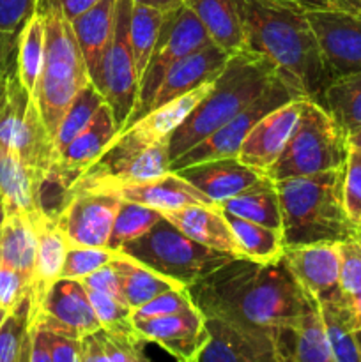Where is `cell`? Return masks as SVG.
Listing matches in <instances>:
<instances>
[{
  "label": "cell",
  "mask_w": 361,
  "mask_h": 362,
  "mask_svg": "<svg viewBox=\"0 0 361 362\" xmlns=\"http://www.w3.org/2000/svg\"><path fill=\"white\" fill-rule=\"evenodd\" d=\"M296 95L290 92L282 81V78H276L255 101L244 110H241L234 119H230L225 126L216 129L214 133L209 134L205 140L200 144L193 145L190 151L180 154L173 161H170L168 170L170 172H177V170L184 168V166L195 165L200 161H209V159H219V158H232V156L239 154V148L246 136L250 134L251 127L258 122L264 115H268L271 110L278 108V106L285 105L290 99Z\"/></svg>",
  "instance_id": "cell-12"
},
{
  "label": "cell",
  "mask_w": 361,
  "mask_h": 362,
  "mask_svg": "<svg viewBox=\"0 0 361 362\" xmlns=\"http://www.w3.org/2000/svg\"><path fill=\"white\" fill-rule=\"evenodd\" d=\"M42 182L28 166L23 165L13 148L0 147V193L6 200L7 212L20 211L34 216L42 209Z\"/></svg>",
  "instance_id": "cell-27"
},
{
  "label": "cell",
  "mask_w": 361,
  "mask_h": 362,
  "mask_svg": "<svg viewBox=\"0 0 361 362\" xmlns=\"http://www.w3.org/2000/svg\"><path fill=\"white\" fill-rule=\"evenodd\" d=\"M349 152L347 133L331 113L321 103L303 99L299 120L265 175L273 180H283L342 168Z\"/></svg>",
  "instance_id": "cell-6"
},
{
  "label": "cell",
  "mask_w": 361,
  "mask_h": 362,
  "mask_svg": "<svg viewBox=\"0 0 361 362\" xmlns=\"http://www.w3.org/2000/svg\"><path fill=\"white\" fill-rule=\"evenodd\" d=\"M80 281L84 283L87 288L98 290V292L106 293V296L113 297V299L120 300V303H126V297H124L122 288H120L119 276H117L115 269L112 267V264L103 265V267H99L98 271L91 272V274L85 276V278L80 279Z\"/></svg>",
  "instance_id": "cell-47"
},
{
  "label": "cell",
  "mask_w": 361,
  "mask_h": 362,
  "mask_svg": "<svg viewBox=\"0 0 361 362\" xmlns=\"http://www.w3.org/2000/svg\"><path fill=\"white\" fill-rule=\"evenodd\" d=\"M354 338H356L357 350H360V354H361V329H356V331H354Z\"/></svg>",
  "instance_id": "cell-56"
},
{
  "label": "cell",
  "mask_w": 361,
  "mask_h": 362,
  "mask_svg": "<svg viewBox=\"0 0 361 362\" xmlns=\"http://www.w3.org/2000/svg\"><path fill=\"white\" fill-rule=\"evenodd\" d=\"M276 78H280V74L275 67L264 57L250 49L230 55L225 69L214 80L211 92L168 136L166 148L170 161L225 126L241 110L255 101Z\"/></svg>",
  "instance_id": "cell-4"
},
{
  "label": "cell",
  "mask_w": 361,
  "mask_h": 362,
  "mask_svg": "<svg viewBox=\"0 0 361 362\" xmlns=\"http://www.w3.org/2000/svg\"><path fill=\"white\" fill-rule=\"evenodd\" d=\"M159 218H161V212L156 211V209L145 207V205L137 204V202L122 200L115 214V219H113V226L106 247L112 251H119L124 244L137 240L138 237L149 232L159 221Z\"/></svg>",
  "instance_id": "cell-39"
},
{
  "label": "cell",
  "mask_w": 361,
  "mask_h": 362,
  "mask_svg": "<svg viewBox=\"0 0 361 362\" xmlns=\"http://www.w3.org/2000/svg\"><path fill=\"white\" fill-rule=\"evenodd\" d=\"M308 23L321 49L329 81L361 73V13L310 11Z\"/></svg>",
  "instance_id": "cell-13"
},
{
  "label": "cell",
  "mask_w": 361,
  "mask_h": 362,
  "mask_svg": "<svg viewBox=\"0 0 361 362\" xmlns=\"http://www.w3.org/2000/svg\"><path fill=\"white\" fill-rule=\"evenodd\" d=\"M35 9L45 18V60L34 99L45 126L55 138L59 124L78 92L91 83L84 55L71 21L53 2L39 0Z\"/></svg>",
  "instance_id": "cell-5"
},
{
  "label": "cell",
  "mask_w": 361,
  "mask_h": 362,
  "mask_svg": "<svg viewBox=\"0 0 361 362\" xmlns=\"http://www.w3.org/2000/svg\"><path fill=\"white\" fill-rule=\"evenodd\" d=\"M45 2L57 4V6L60 7V11L64 13V16L69 21H73L74 18H78L81 13H85V11H88L91 7H94L96 4L101 2V0H45Z\"/></svg>",
  "instance_id": "cell-49"
},
{
  "label": "cell",
  "mask_w": 361,
  "mask_h": 362,
  "mask_svg": "<svg viewBox=\"0 0 361 362\" xmlns=\"http://www.w3.org/2000/svg\"><path fill=\"white\" fill-rule=\"evenodd\" d=\"M0 255L2 264L20 272L32 288L35 279V232L28 214L7 212L0 228Z\"/></svg>",
  "instance_id": "cell-29"
},
{
  "label": "cell",
  "mask_w": 361,
  "mask_h": 362,
  "mask_svg": "<svg viewBox=\"0 0 361 362\" xmlns=\"http://www.w3.org/2000/svg\"><path fill=\"white\" fill-rule=\"evenodd\" d=\"M353 152H356V154H357V158L361 159V151H353Z\"/></svg>",
  "instance_id": "cell-60"
},
{
  "label": "cell",
  "mask_w": 361,
  "mask_h": 362,
  "mask_svg": "<svg viewBox=\"0 0 361 362\" xmlns=\"http://www.w3.org/2000/svg\"><path fill=\"white\" fill-rule=\"evenodd\" d=\"M115 251L108 247H87V246H69L66 258H64L60 278L84 279L91 272L98 271L103 265L110 264Z\"/></svg>",
  "instance_id": "cell-41"
},
{
  "label": "cell",
  "mask_w": 361,
  "mask_h": 362,
  "mask_svg": "<svg viewBox=\"0 0 361 362\" xmlns=\"http://www.w3.org/2000/svg\"><path fill=\"white\" fill-rule=\"evenodd\" d=\"M211 42L212 41L204 25L200 23L197 14L186 4H180L176 9L165 13L159 35L156 39L154 48H152V55L140 81H138L137 105H134L124 127L131 126L147 113L149 105H151L152 98L158 90L159 83L173 64L179 62L190 53L198 52L204 46L211 45Z\"/></svg>",
  "instance_id": "cell-8"
},
{
  "label": "cell",
  "mask_w": 361,
  "mask_h": 362,
  "mask_svg": "<svg viewBox=\"0 0 361 362\" xmlns=\"http://www.w3.org/2000/svg\"><path fill=\"white\" fill-rule=\"evenodd\" d=\"M188 290L204 317L268 332L299 318L315 303L294 278L283 253L271 262L232 258Z\"/></svg>",
  "instance_id": "cell-1"
},
{
  "label": "cell",
  "mask_w": 361,
  "mask_h": 362,
  "mask_svg": "<svg viewBox=\"0 0 361 362\" xmlns=\"http://www.w3.org/2000/svg\"><path fill=\"white\" fill-rule=\"evenodd\" d=\"M35 7L38 0H0V34L18 39Z\"/></svg>",
  "instance_id": "cell-46"
},
{
  "label": "cell",
  "mask_w": 361,
  "mask_h": 362,
  "mask_svg": "<svg viewBox=\"0 0 361 362\" xmlns=\"http://www.w3.org/2000/svg\"><path fill=\"white\" fill-rule=\"evenodd\" d=\"M356 239H357V243L361 244V226L356 230Z\"/></svg>",
  "instance_id": "cell-58"
},
{
  "label": "cell",
  "mask_w": 361,
  "mask_h": 362,
  "mask_svg": "<svg viewBox=\"0 0 361 362\" xmlns=\"http://www.w3.org/2000/svg\"><path fill=\"white\" fill-rule=\"evenodd\" d=\"M134 329L147 339L183 362H197L209 339L205 317L195 304L179 313L133 322Z\"/></svg>",
  "instance_id": "cell-16"
},
{
  "label": "cell",
  "mask_w": 361,
  "mask_h": 362,
  "mask_svg": "<svg viewBox=\"0 0 361 362\" xmlns=\"http://www.w3.org/2000/svg\"><path fill=\"white\" fill-rule=\"evenodd\" d=\"M45 60V18L35 9L21 28L16 42V66L21 83L34 98Z\"/></svg>",
  "instance_id": "cell-34"
},
{
  "label": "cell",
  "mask_w": 361,
  "mask_h": 362,
  "mask_svg": "<svg viewBox=\"0 0 361 362\" xmlns=\"http://www.w3.org/2000/svg\"><path fill=\"white\" fill-rule=\"evenodd\" d=\"M340 288L343 293L361 292V244L356 235L338 243Z\"/></svg>",
  "instance_id": "cell-45"
},
{
  "label": "cell",
  "mask_w": 361,
  "mask_h": 362,
  "mask_svg": "<svg viewBox=\"0 0 361 362\" xmlns=\"http://www.w3.org/2000/svg\"><path fill=\"white\" fill-rule=\"evenodd\" d=\"M163 18H165V13L151 6L137 2H133V6H131V48H133L134 64H137L138 81H140L152 55V48H154L156 39L159 35Z\"/></svg>",
  "instance_id": "cell-38"
},
{
  "label": "cell",
  "mask_w": 361,
  "mask_h": 362,
  "mask_svg": "<svg viewBox=\"0 0 361 362\" xmlns=\"http://www.w3.org/2000/svg\"><path fill=\"white\" fill-rule=\"evenodd\" d=\"M119 251L184 286L200 281L234 258L197 243L163 216L149 232L124 244Z\"/></svg>",
  "instance_id": "cell-7"
},
{
  "label": "cell",
  "mask_w": 361,
  "mask_h": 362,
  "mask_svg": "<svg viewBox=\"0 0 361 362\" xmlns=\"http://www.w3.org/2000/svg\"><path fill=\"white\" fill-rule=\"evenodd\" d=\"M28 218L35 232V279L32 286V308H34L46 288L60 278L64 258L69 246L55 218L48 212L41 211Z\"/></svg>",
  "instance_id": "cell-25"
},
{
  "label": "cell",
  "mask_w": 361,
  "mask_h": 362,
  "mask_svg": "<svg viewBox=\"0 0 361 362\" xmlns=\"http://www.w3.org/2000/svg\"><path fill=\"white\" fill-rule=\"evenodd\" d=\"M225 218L232 228L234 235H236L243 258L271 262L282 257L283 247H285L282 230L269 228V226L248 221V219L229 214V212H225Z\"/></svg>",
  "instance_id": "cell-33"
},
{
  "label": "cell",
  "mask_w": 361,
  "mask_h": 362,
  "mask_svg": "<svg viewBox=\"0 0 361 362\" xmlns=\"http://www.w3.org/2000/svg\"><path fill=\"white\" fill-rule=\"evenodd\" d=\"M137 4H144V6H151L154 9L163 11V13H168V11L176 9L180 4H184V0H133Z\"/></svg>",
  "instance_id": "cell-52"
},
{
  "label": "cell",
  "mask_w": 361,
  "mask_h": 362,
  "mask_svg": "<svg viewBox=\"0 0 361 362\" xmlns=\"http://www.w3.org/2000/svg\"><path fill=\"white\" fill-rule=\"evenodd\" d=\"M246 49L264 57L296 98L324 101L331 83L306 13L278 0H239Z\"/></svg>",
  "instance_id": "cell-2"
},
{
  "label": "cell",
  "mask_w": 361,
  "mask_h": 362,
  "mask_svg": "<svg viewBox=\"0 0 361 362\" xmlns=\"http://www.w3.org/2000/svg\"><path fill=\"white\" fill-rule=\"evenodd\" d=\"M166 141L140 144L119 131L101 156L78 177L69 189L117 187L154 179L168 172Z\"/></svg>",
  "instance_id": "cell-9"
},
{
  "label": "cell",
  "mask_w": 361,
  "mask_h": 362,
  "mask_svg": "<svg viewBox=\"0 0 361 362\" xmlns=\"http://www.w3.org/2000/svg\"><path fill=\"white\" fill-rule=\"evenodd\" d=\"M278 2L287 4L290 7L310 13V11H328V9H345L350 11L343 0H278Z\"/></svg>",
  "instance_id": "cell-48"
},
{
  "label": "cell",
  "mask_w": 361,
  "mask_h": 362,
  "mask_svg": "<svg viewBox=\"0 0 361 362\" xmlns=\"http://www.w3.org/2000/svg\"><path fill=\"white\" fill-rule=\"evenodd\" d=\"M112 189H115L122 197V200L137 202L159 212L183 209L188 205H216L207 194L197 189L179 173L170 172V170L154 179L117 186Z\"/></svg>",
  "instance_id": "cell-23"
},
{
  "label": "cell",
  "mask_w": 361,
  "mask_h": 362,
  "mask_svg": "<svg viewBox=\"0 0 361 362\" xmlns=\"http://www.w3.org/2000/svg\"><path fill=\"white\" fill-rule=\"evenodd\" d=\"M343 170L275 180L285 246L340 243L356 235L343 207Z\"/></svg>",
  "instance_id": "cell-3"
},
{
  "label": "cell",
  "mask_w": 361,
  "mask_h": 362,
  "mask_svg": "<svg viewBox=\"0 0 361 362\" xmlns=\"http://www.w3.org/2000/svg\"><path fill=\"white\" fill-rule=\"evenodd\" d=\"M85 286V285H84ZM87 288V286H85ZM88 299H91L92 308L96 311L99 324L103 327L112 329H130L133 325V310L130 304L120 303V300L113 299V297L106 296V293L98 292V290L87 288Z\"/></svg>",
  "instance_id": "cell-42"
},
{
  "label": "cell",
  "mask_w": 361,
  "mask_h": 362,
  "mask_svg": "<svg viewBox=\"0 0 361 362\" xmlns=\"http://www.w3.org/2000/svg\"><path fill=\"white\" fill-rule=\"evenodd\" d=\"M30 325L52 329L74 339L101 327L84 283L67 278H59L46 288L34 306Z\"/></svg>",
  "instance_id": "cell-14"
},
{
  "label": "cell",
  "mask_w": 361,
  "mask_h": 362,
  "mask_svg": "<svg viewBox=\"0 0 361 362\" xmlns=\"http://www.w3.org/2000/svg\"><path fill=\"white\" fill-rule=\"evenodd\" d=\"M16 42L18 39H9L4 34H0V69L6 66V62L11 59V55L16 52Z\"/></svg>",
  "instance_id": "cell-51"
},
{
  "label": "cell",
  "mask_w": 361,
  "mask_h": 362,
  "mask_svg": "<svg viewBox=\"0 0 361 362\" xmlns=\"http://www.w3.org/2000/svg\"><path fill=\"white\" fill-rule=\"evenodd\" d=\"M347 144L350 151H361V127L347 134Z\"/></svg>",
  "instance_id": "cell-53"
},
{
  "label": "cell",
  "mask_w": 361,
  "mask_h": 362,
  "mask_svg": "<svg viewBox=\"0 0 361 362\" xmlns=\"http://www.w3.org/2000/svg\"><path fill=\"white\" fill-rule=\"evenodd\" d=\"M322 106L347 134L361 127V73L331 81L324 92Z\"/></svg>",
  "instance_id": "cell-36"
},
{
  "label": "cell",
  "mask_w": 361,
  "mask_h": 362,
  "mask_svg": "<svg viewBox=\"0 0 361 362\" xmlns=\"http://www.w3.org/2000/svg\"><path fill=\"white\" fill-rule=\"evenodd\" d=\"M161 216L197 243L232 255L234 258H243L225 212L218 205H188L173 211H163Z\"/></svg>",
  "instance_id": "cell-22"
},
{
  "label": "cell",
  "mask_w": 361,
  "mask_h": 362,
  "mask_svg": "<svg viewBox=\"0 0 361 362\" xmlns=\"http://www.w3.org/2000/svg\"><path fill=\"white\" fill-rule=\"evenodd\" d=\"M324 322L326 336H328L329 349H331L335 362H361V354L357 350L354 338V320L347 304L345 293L328 299H317Z\"/></svg>",
  "instance_id": "cell-32"
},
{
  "label": "cell",
  "mask_w": 361,
  "mask_h": 362,
  "mask_svg": "<svg viewBox=\"0 0 361 362\" xmlns=\"http://www.w3.org/2000/svg\"><path fill=\"white\" fill-rule=\"evenodd\" d=\"M147 339L134 327H98L80 339V362H145Z\"/></svg>",
  "instance_id": "cell-28"
},
{
  "label": "cell",
  "mask_w": 361,
  "mask_h": 362,
  "mask_svg": "<svg viewBox=\"0 0 361 362\" xmlns=\"http://www.w3.org/2000/svg\"><path fill=\"white\" fill-rule=\"evenodd\" d=\"M32 313V293L7 311L0 325V362H28Z\"/></svg>",
  "instance_id": "cell-35"
},
{
  "label": "cell",
  "mask_w": 361,
  "mask_h": 362,
  "mask_svg": "<svg viewBox=\"0 0 361 362\" xmlns=\"http://www.w3.org/2000/svg\"><path fill=\"white\" fill-rule=\"evenodd\" d=\"M6 218H7V205H6V200H4V194L0 193V228H2Z\"/></svg>",
  "instance_id": "cell-54"
},
{
  "label": "cell",
  "mask_w": 361,
  "mask_h": 362,
  "mask_svg": "<svg viewBox=\"0 0 361 362\" xmlns=\"http://www.w3.org/2000/svg\"><path fill=\"white\" fill-rule=\"evenodd\" d=\"M343 207L354 228L361 226V159L350 151L343 170Z\"/></svg>",
  "instance_id": "cell-44"
},
{
  "label": "cell",
  "mask_w": 361,
  "mask_h": 362,
  "mask_svg": "<svg viewBox=\"0 0 361 362\" xmlns=\"http://www.w3.org/2000/svg\"><path fill=\"white\" fill-rule=\"evenodd\" d=\"M218 207L248 221L282 230V207L278 189L271 177L264 175L241 193L219 202Z\"/></svg>",
  "instance_id": "cell-30"
},
{
  "label": "cell",
  "mask_w": 361,
  "mask_h": 362,
  "mask_svg": "<svg viewBox=\"0 0 361 362\" xmlns=\"http://www.w3.org/2000/svg\"><path fill=\"white\" fill-rule=\"evenodd\" d=\"M131 6L133 0H117L113 39L103 62L99 83L96 85L112 110L119 131L130 119L138 95V74L130 32Z\"/></svg>",
  "instance_id": "cell-11"
},
{
  "label": "cell",
  "mask_w": 361,
  "mask_h": 362,
  "mask_svg": "<svg viewBox=\"0 0 361 362\" xmlns=\"http://www.w3.org/2000/svg\"><path fill=\"white\" fill-rule=\"evenodd\" d=\"M115 9L117 0H101L71 21L74 37L80 46L81 55H84L85 66H87L88 76L94 85L99 83L103 62H105L106 52L113 39Z\"/></svg>",
  "instance_id": "cell-24"
},
{
  "label": "cell",
  "mask_w": 361,
  "mask_h": 362,
  "mask_svg": "<svg viewBox=\"0 0 361 362\" xmlns=\"http://www.w3.org/2000/svg\"><path fill=\"white\" fill-rule=\"evenodd\" d=\"M304 98H294L285 105L271 110L262 117L253 127L246 140L243 141L237 158L244 165L268 172L269 166L280 158L285 148L294 127L301 115V105Z\"/></svg>",
  "instance_id": "cell-18"
},
{
  "label": "cell",
  "mask_w": 361,
  "mask_h": 362,
  "mask_svg": "<svg viewBox=\"0 0 361 362\" xmlns=\"http://www.w3.org/2000/svg\"><path fill=\"white\" fill-rule=\"evenodd\" d=\"M176 173H179L197 189L207 194L216 205L241 193L265 175L260 170L244 165L237 156L195 163V165L177 170Z\"/></svg>",
  "instance_id": "cell-21"
},
{
  "label": "cell",
  "mask_w": 361,
  "mask_h": 362,
  "mask_svg": "<svg viewBox=\"0 0 361 362\" xmlns=\"http://www.w3.org/2000/svg\"><path fill=\"white\" fill-rule=\"evenodd\" d=\"M110 264H112L117 276H119L120 288H122L126 303L130 304L131 310L144 306L147 300H151L152 297L159 296L163 292L176 288H188L183 283L165 278L159 272L152 271L147 265L140 264L138 260L131 258L130 255H124L120 251H115Z\"/></svg>",
  "instance_id": "cell-31"
},
{
  "label": "cell",
  "mask_w": 361,
  "mask_h": 362,
  "mask_svg": "<svg viewBox=\"0 0 361 362\" xmlns=\"http://www.w3.org/2000/svg\"><path fill=\"white\" fill-rule=\"evenodd\" d=\"M283 258L301 286L315 299L340 296L338 243L297 244L283 247Z\"/></svg>",
  "instance_id": "cell-17"
},
{
  "label": "cell",
  "mask_w": 361,
  "mask_h": 362,
  "mask_svg": "<svg viewBox=\"0 0 361 362\" xmlns=\"http://www.w3.org/2000/svg\"><path fill=\"white\" fill-rule=\"evenodd\" d=\"M6 315H7V310H4V308L0 306V325H2V322H4V318H6Z\"/></svg>",
  "instance_id": "cell-57"
},
{
  "label": "cell",
  "mask_w": 361,
  "mask_h": 362,
  "mask_svg": "<svg viewBox=\"0 0 361 362\" xmlns=\"http://www.w3.org/2000/svg\"><path fill=\"white\" fill-rule=\"evenodd\" d=\"M122 197L112 187L67 189L53 214L67 246L106 247Z\"/></svg>",
  "instance_id": "cell-10"
},
{
  "label": "cell",
  "mask_w": 361,
  "mask_h": 362,
  "mask_svg": "<svg viewBox=\"0 0 361 362\" xmlns=\"http://www.w3.org/2000/svg\"><path fill=\"white\" fill-rule=\"evenodd\" d=\"M347 304H349L350 315H353L354 327L361 329V292L357 293H345Z\"/></svg>",
  "instance_id": "cell-50"
},
{
  "label": "cell",
  "mask_w": 361,
  "mask_h": 362,
  "mask_svg": "<svg viewBox=\"0 0 361 362\" xmlns=\"http://www.w3.org/2000/svg\"><path fill=\"white\" fill-rule=\"evenodd\" d=\"M193 304L188 288H176L163 292L159 296L152 297L151 300L144 304V306L133 310V322L138 320H149V318H159L166 317V315L179 313V311L186 310Z\"/></svg>",
  "instance_id": "cell-43"
},
{
  "label": "cell",
  "mask_w": 361,
  "mask_h": 362,
  "mask_svg": "<svg viewBox=\"0 0 361 362\" xmlns=\"http://www.w3.org/2000/svg\"><path fill=\"white\" fill-rule=\"evenodd\" d=\"M271 338L276 362H335L317 299L299 318L273 329Z\"/></svg>",
  "instance_id": "cell-19"
},
{
  "label": "cell",
  "mask_w": 361,
  "mask_h": 362,
  "mask_svg": "<svg viewBox=\"0 0 361 362\" xmlns=\"http://www.w3.org/2000/svg\"><path fill=\"white\" fill-rule=\"evenodd\" d=\"M2 267H4V264H2V255H0V274H2Z\"/></svg>",
  "instance_id": "cell-59"
},
{
  "label": "cell",
  "mask_w": 361,
  "mask_h": 362,
  "mask_svg": "<svg viewBox=\"0 0 361 362\" xmlns=\"http://www.w3.org/2000/svg\"><path fill=\"white\" fill-rule=\"evenodd\" d=\"M216 46L229 55L246 52L239 0H184Z\"/></svg>",
  "instance_id": "cell-26"
},
{
  "label": "cell",
  "mask_w": 361,
  "mask_h": 362,
  "mask_svg": "<svg viewBox=\"0 0 361 362\" xmlns=\"http://www.w3.org/2000/svg\"><path fill=\"white\" fill-rule=\"evenodd\" d=\"M343 2L349 6L350 11H356V13H361V0H343Z\"/></svg>",
  "instance_id": "cell-55"
},
{
  "label": "cell",
  "mask_w": 361,
  "mask_h": 362,
  "mask_svg": "<svg viewBox=\"0 0 361 362\" xmlns=\"http://www.w3.org/2000/svg\"><path fill=\"white\" fill-rule=\"evenodd\" d=\"M209 339L197 362H276L271 332L205 317Z\"/></svg>",
  "instance_id": "cell-15"
},
{
  "label": "cell",
  "mask_w": 361,
  "mask_h": 362,
  "mask_svg": "<svg viewBox=\"0 0 361 362\" xmlns=\"http://www.w3.org/2000/svg\"><path fill=\"white\" fill-rule=\"evenodd\" d=\"M229 59V53L223 52L214 42L180 59L166 71L165 78L161 80L151 105H149L147 113L186 94V92L195 90L200 85L214 81L218 74L225 69Z\"/></svg>",
  "instance_id": "cell-20"
},
{
  "label": "cell",
  "mask_w": 361,
  "mask_h": 362,
  "mask_svg": "<svg viewBox=\"0 0 361 362\" xmlns=\"http://www.w3.org/2000/svg\"><path fill=\"white\" fill-rule=\"evenodd\" d=\"M28 362H80V339L30 325Z\"/></svg>",
  "instance_id": "cell-40"
},
{
  "label": "cell",
  "mask_w": 361,
  "mask_h": 362,
  "mask_svg": "<svg viewBox=\"0 0 361 362\" xmlns=\"http://www.w3.org/2000/svg\"><path fill=\"white\" fill-rule=\"evenodd\" d=\"M101 105H105V98H103L101 92L96 88V85L92 81L78 92L76 98L71 103L69 110H67L66 115L60 120L59 129H57L55 138H53L55 159L67 147V144L73 138H76L91 124V120L94 119V115L101 108Z\"/></svg>",
  "instance_id": "cell-37"
}]
</instances>
